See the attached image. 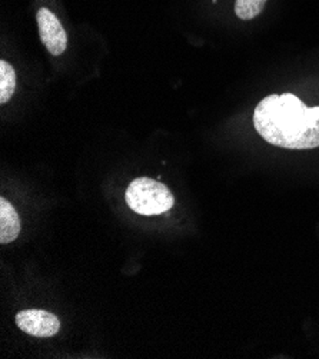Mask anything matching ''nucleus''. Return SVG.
<instances>
[{"label": "nucleus", "instance_id": "nucleus-2", "mask_svg": "<svg viewBox=\"0 0 319 359\" xmlns=\"http://www.w3.org/2000/svg\"><path fill=\"white\" fill-rule=\"evenodd\" d=\"M125 199L133 212L145 217L168 212L175 203V198L166 185L151 177H137L132 181Z\"/></svg>", "mask_w": 319, "mask_h": 359}, {"label": "nucleus", "instance_id": "nucleus-1", "mask_svg": "<svg viewBox=\"0 0 319 359\" xmlns=\"http://www.w3.org/2000/svg\"><path fill=\"white\" fill-rule=\"evenodd\" d=\"M254 126L273 147L294 151L319 148V106L309 107L292 93L264 97L255 107Z\"/></svg>", "mask_w": 319, "mask_h": 359}, {"label": "nucleus", "instance_id": "nucleus-5", "mask_svg": "<svg viewBox=\"0 0 319 359\" xmlns=\"http://www.w3.org/2000/svg\"><path fill=\"white\" fill-rule=\"evenodd\" d=\"M20 233V218L5 198H0V243H11Z\"/></svg>", "mask_w": 319, "mask_h": 359}, {"label": "nucleus", "instance_id": "nucleus-7", "mask_svg": "<svg viewBox=\"0 0 319 359\" xmlns=\"http://www.w3.org/2000/svg\"><path fill=\"white\" fill-rule=\"evenodd\" d=\"M268 0H235V13L242 20H252L259 16Z\"/></svg>", "mask_w": 319, "mask_h": 359}, {"label": "nucleus", "instance_id": "nucleus-4", "mask_svg": "<svg viewBox=\"0 0 319 359\" xmlns=\"http://www.w3.org/2000/svg\"><path fill=\"white\" fill-rule=\"evenodd\" d=\"M41 41L53 56H60L67 48V34L59 19L49 9L42 8L36 15Z\"/></svg>", "mask_w": 319, "mask_h": 359}, {"label": "nucleus", "instance_id": "nucleus-3", "mask_svg": "<svg viewBox=\"0 0 319 359\" xmlns=\"http://www.w3.org/2000/svg\"><path fill=\"white\" fill-rule=\"evenodd\" d=\"M16 325L32 337L49 338L59 332L60 320L56 315L43 309H26L16 315Z\"/></svg>", "mask_w": 319, "mask_h": 359}, {"label": "nucleus", "instance_id": "nucleus-6", "mask_svg": "<svg viewBox=\"0 0 319 359\" xmlns=\"http://www.w3.org/2000/svg\"><path fill=\"white\" fill-rule=\"evenodd\" d=\"M16 88V74L12 65L6 60L0 62V103H6L12 99Z\"/></svg>", "mask_w": 319, "mask_h": 359}]
</instances>
